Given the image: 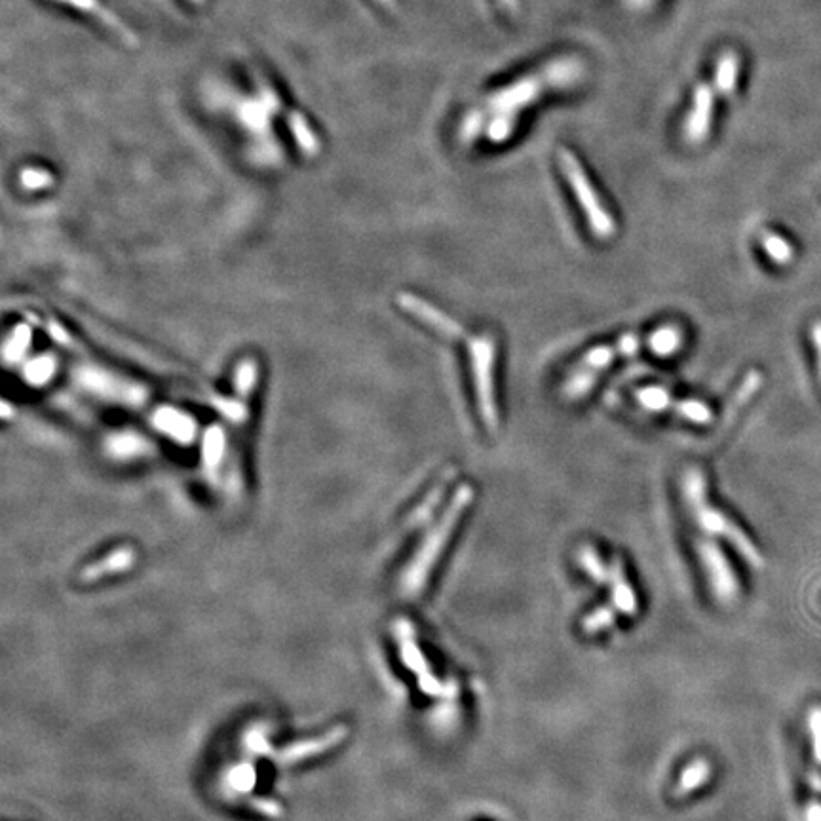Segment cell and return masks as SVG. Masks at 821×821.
Segmentation results:
<instances>
[{"label":"cell","mask_w":821,"mask_h":821,"mask_svg":"<svg viewBox=\"0 0 821 821\" xmlns=\"http://www.w3.org/2000/svg\"><path fill=\"white\" fill-rule=\"evenodd\" d=\"M713 99L715 96H713L711 86L702 84L696 88L694 105L688 115L687 128H685L688 143H702L706 139L709 126H711V116H713Z\"/></svg>","instance_id":"9"},{"label":"cell","mask_w":821,"mask_h":821,"mask_svg":"<svg viewBox=\"0 0 821 821\" xmlns=\"http://www.w3.org/2000/svg\"><path fill=\"white\" fill-rule=\"evenodd\" d=\"M616 356H622L618 344H614V346H595V348H592V350L582 358L580 365H582L584 369L599 371V369H605Z\"/></svg>","instance_id":"20"},{"label":"cell","mask_w":821,"mask_h":821,"mask_svg":"<svg viewBox=\"0 0 821 821\" xmlns=\"http://www.w3.org/2000/svg\"><path fill=\"white\" fill-rule=\"evenodd\" d=\"M578 561H580V567H582V569L588 573V576H590L592 580H595L597 584H603V586L609 584L611 567L603 561V557L599 555V552H597L593 546L580 548Z\"/></svg>","instance_id":"15"},{"label":"cell","mask_w":821,"mask_h":821,"mask_svg":"<svg viewBox=\"0 0 821 821\" xmlns=\"http://www.w3.org/2000/svg\"><path fill=\"white\" fill-rule=\"evenodd\" d=\"M681 489L692 519L698 525V529L704 531V535L725 538L726 542H730L736 548V552L747 559L753 567H763V554L757 550L753 540L745 535L730 517L711 506L707 498L706 476L700 468H688L681 479Z\"/></svg>","instance_id":"1"},{"label":"cell","mask_w":821,"mask_h":821,"mask_svg":"<svg viewBox=\"0 0 821 821\" xmlns=\"http://www.w3.org/2000/svg\"><path fill=\"white\" fill-rule=\"evenodd\" d=\"M379 4L382 6H386V8H394L396 6V0H377Z\"/></svg>","instance_id":"28"},{"label":"cell","mask_w":821,"mask_h":821,"mask_svg":"<svg viewBox=\"0 0 821 821\" xmlns=\"http://www.w3.org/2000/svg\"><path fill=\"white\" fill-rule=\"evenodd\" d=\"M616 344H618L622 356H633V354L639 350V339H637L633 333H628V335L620 337Z\"/></svg>","instance_id":"24"},{"label":"cell","mask_w":821,"mask_h":821,"mask_svg":"<svg viewBox=\"0 0 821 821\" xmlns=\"http://www.w3.org/2000/svg\"><path fill=\"white\" fill-rule=\"evenodd\" d=\"M694 552L706 573L707 586L713 597L725 605L734 603L740 593V582L719 544L709 538H696Z\"/></svg>","instance_id":"5"},{"label":"cell","mask_w":821,"mask_h":821,"mask_svg":"<svg viewBox=\"0 0 821 821\" xmlns=\"http://www.w3.org/2000/svg\"><path fill=\"white\" fill-rule=\"evenodd\" d=\"M635 400L643 409L652 411V413L668 411L669 407H673V401H675L669 396L668 390L662 388V386H645V388L637 390Z\"/></svg>","instance_id":"16"},{"label":"cell","mask_w":821,"mask_h":821,"mask_svg":"<svg viewBox=\"0 0 821 821\" xmlns=\"http://www.w3.org/2000/svg\"><path fill=\"white\" fill-rule=\"evenodd\" d=\"M609 567H611V576H609L607 588H611L614 609L626 616H635L639 612V605H637V597L631 588L626 571L622 567V561L614 559Z\"/></svg>","instance_id":"10"},{"label":"cell","mask_w":821,"mask_h":821,"mask_svg":"<svg viewBox=\"0 0 821 821\" xmlns=\"http://www.w3.org/2000/svg\"><path fill=\"white\" fill-rule=\"evenodd\" d=\"M56 2L65 4V6H71V8H75L78 12H84V14L92 16V18H96V20L101 21L103 25L111 27L120 39L130 42L132 46H135V44L139 42L134 33H132L122 21L118 20L109 8H105L99 0H56Z\"/></svg>","instance_id":"11"},{"label":"cell","mask_w":821,"mask_h":821,"mask_svg":"<svg viewBox=\"0 0 821 821\" xmlns=\"http://www.w3.org/2000/svg\"><path fill=\"white\" fill-rule=\"evenodd\" d=\"M650 0H630L631 6H635V8H643V6H647Z\"/></svg>","instance_id":"27"},{"label":"cell","mask_w":821,"mask_h":821,"mask_svg":"<svg viewBox=\"0 0 821 821\" xmlns=\"http://www.w3.org/2000/svg\"><path fill=\"white\" fill-rule=\"evenodd\" d=\"M595 382H597V371H592V369L576 371L569 377V381L565 382L563 394L567 400H580L592 390Z\"/></svg>","instance_id":"17"},{"label":"cell","mask_w":821,"mask_h":821,"mask_svg":"<svg viewBox=\"0 0 821 821\" xmlns=\"http://www.w3.org/2000/svg\"><path fill=\"white\" fill-rule=\"evenodd\" d=\"M557 156H559L561 172L567 177L574 196H576L580 208L584 211V215H586V219L592 227L593 234L601 240H609L616 232V223H614L611 213L601 204L599 194L593 189L592 181L584 172L582 164L567 149H559Z\"/></svg>","instance_id":"4"},{"label":"cell","mask_w":821,"mask_h":821,"mask_svg":"<svg viewBox=\"0 0 821 821\" xmlns=\"http://www.w3.org/2000/svg\"><path fill=\"white\" fill-rule=\"evenodd\" d=\"M289 128H291V132L295 135L297 143H299L305 151H318V139H316L314 132L310 130L308 120H306L305 116L299 115V113H293V115L289 116Z\"/></svg>","instance_id":"21"},{"label":"cell","mask_w":821,"mask_h":821,"mask_svg":"<svg viewBox=\"0 0 821 821\" xmlns=\"http://www.w3.org/2000/svg\"><path fill=\"white\" fill-rule=\"evenodd\" d=\"M711 778V764L706 759H694L687 768L681 772L679 783L675 787L677 795H690L694 789L702 787Z\"/></svg>","instance_id":"14"},{"label":"cell","mask_w":821,"mask_h":821,"mask_svg":"<svg viewBox=\"0 0 821 821\" xmlns=\"http://www.w3.org/2000/svg\"><path fill=\"white\" fill-rule=\"evenodd\" d=\"M763 246L774 263L783 265L793 257V249L789 248V244L778 234H764Z\"/></svg>","instance_id":"22"},{"label":"cell","mask_w":821,"mask_h":821,"mask_svg":"<svg viewBox=\"0 0 821 821\" xmlns=\"http://www.w3.org/2000/svg\"><path fill=\"white\" fill-rule=\"evenodd\" d=\"M400 306L405 312L419 318L422 324H426L428 327H432L436 333H440L443 339L462 341V339L468 337L464 327L457 320H453L451 316L441 312L440 308H436L432 303L424 301L417 295L403 293V295H400Z\"/></svg>","instance_id":"7"},{"label":"cell","mask_w":821,"mask_h":821,"mask_svg":"<svg viewBox=\"0 0 821 821\" xmlns=\"http://www.w3.org/2000/svg\"><path fill=\"white\" fill-rule=\"evenodd\" d=\"M683 341H685V333L679 325H662L649 337L650 352L658 358H669L683 346Z\"/></svg>","instance_id":"12"},{"label":"cell","mask_w":821,"mask_h":821,"mask_svg":"<svg viewBox=\"0 0 821 821\" xmlns=\"http://www.w3.org/2000/svg\"><path fill=\"white\" fill-rule=\"evenodd\" d=\"M740 75V58L734 52H726L717 63V73H715V84L717 92L723 96H732L738 84Z\"/></svg>","instance_id":"13"},{"label":"cell","mask_w":821,"mask_h":821,"mask_svg":"<svg viewBox=\"0 0 821 821\" xmlns=\"http://www.w3.org/2000/svg\"><path fill=\"white\" fill-rule=\"evenodd\" d=\"M468 354L472 363L474 388L478 400L479 413L489 432H497L498 407L495 400V358L497 343L491 335L483 333L479 337H466Z\"/></svg>","instance_id":"3"},{"label":"cell","mask_w":821,"mask_h":821,"mask_svg":"<svg viewBox=\"0 0 821 821\" xmlns=\"http://www.w3.org/2000/svg\"><path fill=\"white\" fill-rule=\"evenodd\" d=\"M516 126V116L514 115H497V118L491 122L489 126V137L493 143H502L506 141L510 134L514 132Z\"/></svg>","instance_id":"23"},{"label":"cell","mask_w":821,"mask_h":821,"mask_svg":"<svg viewBox=\"0 0 821 821\" xmlns=\"http://www.w3.org/2000/svg\"><path fill=\"white\" fill-rule=\"evenodd\" d=\"M806 821H821V806L820 804H812L806 812Z\"/></svg>","instance_id":"25"},{"label":"cell","mask_w":821,"mask_h":821,"mask_svg":"<svg viewBox=\"0 0 821 821\" xmlns=\"http://www.w3.org/2000/svg\"><path fill=\"white\" fill-rule=\"evenodd\" d=\"M614 618H616L614 605L597 607L595 611L584 616V620H582V630L586 631V633H590V635H592V633H599V631L609 630L612 624H614Z\"/></svg>","instance_id":"19"},{"label":"cell","mask_w":821,"mask_h":821,"mask_svg":"<svg viewBox=\"0 0 821 821\" xmlns=\"http://www.w3.org/2000/svg\"><path fill=\"white\" fill-rule=\"evenodd\" d=\"M548 82H550L548 77L544 80L536 77L517 80L512 86L500 90L495 96L491 97L489 105H491L493 111H497V115H516L517 109L529 105L531 101H535L536 97L542 94V86L548 84Z\"/></svg>","instance_id":"8"},{"label":"cell","mask_w":821,"mask_h":821,"mask_svg":"<svg viewBox=\"0 0 821 821\" xmlns=\"http://www.w3.org/2000/svg\"><path fill=\"white\" fill-rule=\"evenodd\" d=\"M400 647L401 658H403L405 666L419 677V687H421L424 694L440 696V698L443 696V698H449V700H453L457 696V692H459L457 683L451 681V683L445 685L432 673V669L428 666V662L424 660L421 649H419V645L413 637V631L409 630V626H405V622L401 626Z\"/></svg>","instance_id":"6"},{"label":"cell","mask_w":821,"mask_h":821,"mask_svg":"<svg viewBox=\"0 0 821 821\" xmlns=\"http://www.w3.org/2000/svg\"><path fill=\"white\" fill-rule=\"evenodd\" d=\"M472 500H474V489L470 485H460L457 493L451 498L447 510L440 517V521L428 531L417 554L413 555L407 571L403 573L401 584H403V592L407 597H415L421 593L432 569L436 567V561L440 559L441 552L445 550L455 527L459 525L460 517L472 504Z\"/></svg>","instance_id":"2"},{"label":"cell","mask_w":821,"mask_h":821,"mask_svg":"<svg viewBox=\"0 0 821 821\" xmlns=\"http://www.w3.org/2000/svg\"><path fill=\"white\" fill-rule=\"evenodd\" d=\"M510 12H517L519 10V0H500Z\"/></svg>","instance_id":"26"},{"label":"cell","mask_w":821,"mask_h":821,"mask_svg":"<svg viewBox=\"0 0 821 821\" xmlns=\"http://www.w3.org/2000/svg\"><path fill=\"white\" fill-rule=\"evenodd\" d=\"M191 2H194V4H200V6H202V4L206 2V0H191Z\"/></svg>","instance_id":"29"},{"label":"cell","mask_w":821,"mask_h":821,"mask_svg":"<svg viewBox=\"0 0 821 821\" xmlns=\"http://www.w3.org/2000/svg\"><path fill=\"white\" fill-rule=\"evenodd\" d=\"M673 411L687 419V421L694 422V424H709L713 421V413L707 407L706 403L696 400L673 401Z\"/></svg>","instance_id":"18"}]
</instances>
